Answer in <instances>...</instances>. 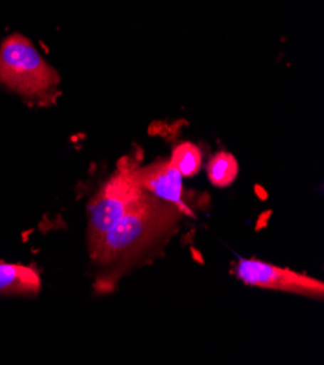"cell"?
I'll use <instances>...</instances> for the list:
<instances>
[{
  "label": "cell",
  "mask_w": 324,
  "mask_h": 365,
  "mask_svg": "<svg viewBox=\"0 0 324 365\" xmlns=\"http://www.w3.org/2000/svg\"><path fill=\"white\" fill-rule=\"evenodd\" d=\"M184 211L182 207L147 194L121 217L89 250L92 262L99 269L95 281L98 293L113 291L117 279L174 229Z\"/></svg>",
  "instance_id": "1"
},
{
  "label": "cell",
  "mask_w": 324,
  "mask_h": 365,
  "mask_svg": "<svg viewBox=\"0 0 324 365\" xmlns=\"http://www.w3.org/2000/svg\"><path fill=\"white\" fill-rule=\"evenodd\" d=\"M170 162L176 168V170L182 175V178H192L201 169L202 155L197 144L191 141H184L173 149Z\"/></svg>",
  "instance_id": "8"
},
{
  "label": "cell",
  "mask_w": 324,
  "mask_h": 365,
  "mask_svg": "<svg viewBox=\"0 0 324 365\" xmlns=\"http://www.w3.org/2000/svg\"><path fill=\"white\" fill-rule=\"evenodd\" d=\"M41 291V277L31 267L0 262V296L33 297Z\"/></svg>",
  "instance_id": "6"
},
{
  "label": "cell",
  "mask_w": 324,
  "mask_h": 365,
  "mask_svg": "<svg viewBox=\"0 0 324 365\" xmlns=\"http://www.w3.org/2000/svg\"><path fill=\"white\" fill-rule=\"evenodd\" d=\"M208 179L214 187L227 188L239 175L237 159L229 152L215 153L207 166Z\"/></svg>",
  "instance_id": "7"
},
{
  "label": "cell",
  "mask_w": 324,
  "mask_h": 365,
  "mask_svg": "<svg viewBox=\"0 0 324 365\" xmlns=\"http://www.w3.org/2000/svg\"><path fill=\"white\" fill-rule=\"evenodd\" d=\"M0 85L32 106H50L60 95L61 78L26 36L12 34L0 46Z\"/></svg>",
  "instance_id": "2"
},
{
  "label": "cell",
  "mask_w": 324,
  "mask_h": 365,
  "mask_svg": "<svg viewBox=\"0 0 324 365\" xmlns=\"http://www.w3.org/2000/svg\"><path fill=\"white\" fill-rule=\"evenodd\" d=\"M138 182L147 194L185 208L182 175L176 170L170 159L159 160L149 166L138 168ZM187 210V208H185Z\"/></svg>",
  "instance_id": "5"
},
{
  "label": "cell",
  "mask_w": 324,
  "mask_h": 365,
  "mask_svg": "<svg viewBox=\"0 0 324 365\" xmlns=\"http://www.w3.org/2000/svg\"><path fill=\"white\" fill-rule=\"evenodd\" d=\"M140 153L125 156L117 170L88 204V249L92 250L121 217L132 210L147 192L138 182Z\"/></svg>",
  "instance_id": "3"
},
{
  "label": "cell",
  "mask_w": 324,
  "mask_h": 365,
  "mask_svg": "<svg viewBox=\"0 0 324 365\" xmlns=\"http://www.w3.org/2000/svg\"><path fill=\"white\" fill-rule=\"evenodd\" d=\"M233 269L237 279L246 285L283 291V293L317 300H323L324 297V284L320 279L293 269L281 268L259 259H240Z\"/></svg>",
  "instance_id": "4"
}]
</instances>
